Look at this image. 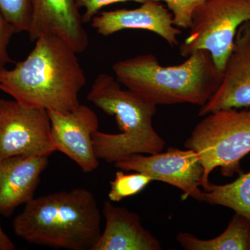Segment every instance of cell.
Segmentation results:
<instances>
[{
	"instance_id": "cell-1",
	"label": "cell",
	"mask_w": 250,
	"mask_h": 250,
	"mask_svg": "<svg viewBox=\"0 0 250 250\" xmlns=\"http://www.w3.org/2000/svg\"><path fill=\"white\" fill-rule=\"evenodd\" d=\"M77 52L55 36L36 41L27 58L0 68V90L26 106L67 113L80 104L86 78Z\"/></svg>"
},
{
	"instance_id": "cell-2",
	"label": "cell",
	"mask_w": 250,
	"mask_h": 250,
	"mask_svg": "<svg viewBox=\"0 0 250 250\" xmlns=\"http://www.w3.org/2000/svg\"><path fill=\"white\" fill-rule=\"evenodd\" d=\"M102 215L93 192L72 189L34 197L14 218L15 234L31 244L93 250L101 236Z\"/></svg>"
},
{
	"instance_id": "cell-3",
	"label": "cell",
	"mask_w": 250,
	"mask_h": 250,
	"mask_svg": "<svg viewBox=\"0 0 250 250\" xmlns=\"http://www.w3.org/2000/svg\"><path fill=\"white\" fill-rule=\"evenodd\" d=\"M113 71L121 84L156 106L190 104L201 107L218 89L223 76L204 49L170 66L161 65L153 54H142L115 62Z\"/></svg>"
},
{
	"instance_id": "cell-4",
	"label": "cell",
	"mask_w": 250,
	"mask_h": 250,
	"mask_svg": "<svg viewBox=\"0 0 250 250\" xmlns=\"http://www.w3.org/2000/svg\"><path fill=\"white\" fill-rule=\"evenodd\" d=\"M121 85L114 76L100 74L87 95L88 101L116 118L121 131L118 134L95 131L92 136L95 155L116 163L131 154L162 152L166 142L152 123L157 106Z\"/></svg>"
},
{
	"instance_id": "cell-5",
	"label": "cell",
	"mask_w": 250,
	"mask_h": 250,
	"mask_svg": "<svg viewBox=\"0 0 250 250\" xmlns=\"http://www.w3.org/2000/svg\"><path fill=\"white\" fill-rule=\"evenodd\" d=\"M205 117L184 145L195 151L201 161L203 190L209 187L210 174L216 167L224 177L243 173L241 161L250 153V109L219 110Z\"/></svg>"
},
{
	"instance_id": "cell-6",
	"label": "cell",
	"mask_w": 250,
	"mask_h": 250,
	"mask_svg": "<svg viewBox=\"0 0 250 250\" xmlns=\"http://www.w3.org/2000/svg\"><path fill=\"white\" fill-rule=\"evenodd\" d=\"M247 21H250V0H207L194 13L180 53L188 57L200 49L208 51L223 72L237 31Z\"/></svg>"
},
{
	"instance_id": "cell-7",
	"label": "cell",
	"mask_w": 250,
	"mask_h": 250,
	"mask_svg": "<svg viewBox=\"0 0 250 250\" xmlns=\"http://www.w3.org/2000/svg\"><path fill=\"white\" fill-rule=\"evenodd\" d=\"M54 152L47 110L0 99V160Z\"/></svg>"
},
{
	"instance_id": "cell-8",
	"label": "cell",
	"mask_w": 250,
	"mask_h": 250,
	"mask_svg": "<svg viewBox=\"0 0 250 250\" xmlns=\"http://www.w3.org/2000/svg\"><path fill=\"white\" fill-rule=\"evenodd\" d=\"M120 170L147 174L153 181L170 184L183 192L182 200L188 197L199 202L204 168L197 153L192 149L168 148L166 152L143 156L131 154L114 163Z\"/></svg>"
},
{
	"instance_id": "cell-9",
	"label": "cell",
	"mask_w": 250,
	"mask_h": 250,
	"mask_svg": "<svg viewBox=\"0 0 250 250\" xmlns=\"http://www.w3.org/2000/svg\"><path fill=\"white\" fill-rule=\"evenodd\" d=\"M47 111L56 152H61L75 161L83 172L88 173L96 170L100 163L92 139L99 127L96 113L81 104L67 113Z\"/></svg>"
},
{
	"instance_id": "cell-10",
	"label": "cell",
	"mask_w": 250,
	"mask_h": 250,
	"mask_svg": "<svg viewBox=\"0 0 250 250\" xmlns=\"http://www.w3.org/2000/svg\"><path fill=\"white\" fill-rule=\"evenodd\" d=\"M250 107V21L240 26L223 70V80L198 115L219 110Z\"/></svg>"
},
{
	"instance_id": "cell-11",
	"label": "cell",
	"mask_w": 250,
	"mask_h": 250,
	"mask_svg": "<svg viewBox=\"0 0 250 250\" xmlns=\"http://www.w3.org/2000/svg\"><path fill=\"white\" fill-rule=\"evenodd\" d=\"M28 34L31 41L45 36L58 37L77 54L84 52L89 44L77 0H33Z\"/></svg>"
},
{
	"instance_id": "cell-12",
	"label": "cell",
	"mask_w": 250,
	"mask_h": 250,
	"mask_svg": "<svg viewBox=\"0 0 250 250\" xmlns=\"http://www.w3.org/2000/svg\"><path fill=\"white\" fill-rule=\"evenodd\" d=\"M92 27L103 36L113 35L125 29L152 31L172 47L179 45V28L175 27L172 15L157 0H149L134 9L103 11L92 19Z\"/></svg>"
},
{
	"instance_id": "cell-13",
	"label": "cell",
	"mask_w": 250,
	"mask_h": 250,
	"mask_svg": "<svg viewBox=\"0 0 250 250\" xmlns=\"http://www.w3.org/2000/svg\"><path fill=\"white\" fill-rule=\"evenodd\" d=\"M49 156H16L0 160V215L9 217L15 209L34 198Z\"/></svg>"
},
{
	"instance_id": "cell-14",
	"label": "cell",
	"mask_w": 250,
	"mask_h": 250,
	"mask_svg": "<svg viewBox=\"0 0 250 250\" xmlns=\"http://www.w3.org/2000/svg\"><path fill=\"white\" fill-rule=\"evenodd\" d=\"M105 228L93 250H161L160 242L143 228L139 215L111 201L104 203Z\"/></svg>"
},
{
	"instance_id": "cell-15",
	"label": "cell",
	"mask_w": 250,
	"mask_h": 250,
	"mask_svg": "<svg viewBox=\"0 0 250 250\" xmlns=\"http://www.w3.org/2000/svg\"><path fill=\"white\" fill-rule=\"evenodd\" d=\"M177 241L187 250H250V219L235 213L223 233L210 240L179 233Z\"/></svg>"
},
{
	"instance_id": "cell-16",
	"label": "cell",
	"mask_w": 250,
	"mask_h": 250,
	"mask_svg": "<svg viewBox=\"0 0 250 250\" xmlns=\"http://www.w3.org/2000/svg\"><path fill=\"white\" fill-rule=\"evenodd\" d=\"M199 202L223 206L250 219V172L240 174L229 184L215 185L202 190Z\"/></svg>"
},
{
	"instance_id": "cell-17",
	"label": "cell",
	"mask_w": 250,
	"mask_h": 250,
	"mask_svg": "<svg viewBox=\"0 0 250 250\" xmlns=\"http://www.w3.org/2000/svg\"><path fill=\"white\" fill-rule=\"evenodd\" d=\"M152 182L154 181L149 176L142 172L125 174L123 170H118L110 183L108 199L113 202L121 201L123 199L139 193Z\"/></svg>"
},
{
	"instance_id": "cell-18",
	"label": "cell",
	"mask_w": 250,
	"mask_h": 250,
	"mask_svg": "<svg viewBox=\"0 0 250 250\" xmlns=\"http://www.w3.org/2000/svg\"><path fill=\"white\" fill-rule=\"evenodd\" d=\"M32 11L33 0H0V13L16 33L29 32Z\"/></svg>"
},
{
	"instance_id": "cell-19",
	"label": "cell",
	"mask_w": 250,
	"mask_h": 250,
	"mask_svg": "<svg viewBox=\"0 0 250 250\" xmlns=\"http://www.w3.org/2000/svg\"><path fill=\"white\" fill-rule=\"evenodd\" d=\"M164 1L172 12V21L175 27L190 29L194 13L207 0H157Z\"/></svg>"
},
{
	"instance_id": "cell-20",
	"label": "cell",
	"mask_w": 250,
	"mask_h": 250,
	"mask_svg": "<svg viewBox=\"0 0 250 250\" xmlns=\"http://www.w3.org/2000/svg\"><path fill=\"white\" fill-rule=\"evenodd\" d=\"M149 0H77V7L79 9L83 8L85 13L82 16L83 24L91 22L92 19L104 6L108 5L116 4V3L126 2V1H134V2L143 3Z\"/></svg>"
},
{
	"instance_id": "cell-21",
	"label": "cell",
	"mask_w": 250,
	"mask_h": 250,
	"mask_svg": "<svg viewBox=\"0 0 250 250\" xmlns=\"http://www.w3.org/2000/svg\"><path fill=\"white\" fill-rule=\"evenodd\" d=\"M15 33L16 31L14 27L0 13V68L5 67L9 62H13L8 53V45Z\"/></svg>"
},
{
	"instance_id": "cell-22",
	"label": "cell",
	"mask_w": 250,
	"mask_h": 250,
	"mask_svg": "<svg viewBox=\"0 0 250 250\" xmlns=\"http://www.w3.org/2000/svg\"><path fill=\"white\" fill-rule=\"evenodd\" d=\"M16 247L11 238L0 226V250H14Z\"/></svg>"
}]
</instances>
